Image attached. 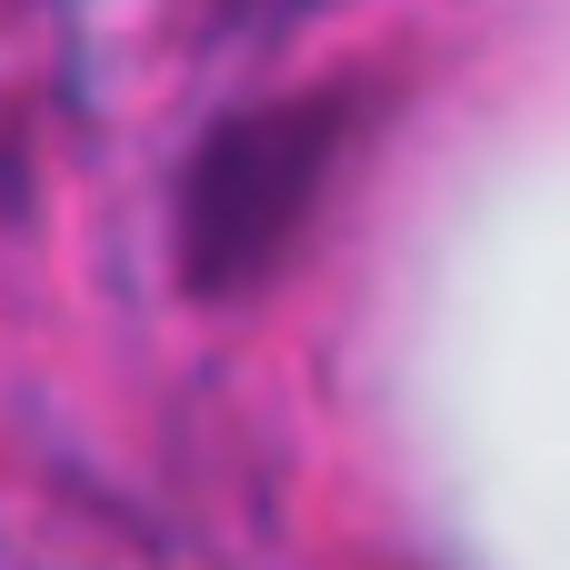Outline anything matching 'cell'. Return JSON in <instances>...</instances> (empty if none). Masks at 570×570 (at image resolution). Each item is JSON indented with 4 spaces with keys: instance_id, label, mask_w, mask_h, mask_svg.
<instances>
[{
    "instance_id": "1",
    "label": "cell",
    "mask_w": 570,
    "mask_h": 570,
    "mask_svg": "<svg viewBox=\"0 0 570 570\" xmlns=\"http://www.w3.org/2000/svg\"><path fill=\"white\" fill-rule=\"evenodd\" d=\"M381 120L371 80H311V90H271L240 100L200 130L190 170H180V210H170V250L190 301H250L291 271V250L311 240L331 180L361 160Z\"/></svg>"
},
{
    "instance_id": "2",
    "label": "cell",
    "mask_w": 570,
    "mask_h": 570,
    "mask_svg": "<svg viewBox=\"0 0 570 570\" xmlns=\"http://www.w3.org/2000/svg\"><path fill=\"white\" fill-rule=\"evenodd\" d=\"M321 0H220V20L230 30H291V20H311Z\"/></svg>"
},
{
    "instance_id": "3",
    "label": "cell",
    "mask_w": 570,
    "mask_h": 570,
    "mask_svg": "<svg viewBox=\"0 0 570 570\" xmlns=\"http://www.w3.org/2000/svg\"><path fill=\"white\" fill-rule=\"evenodd\" d=\"M10 180H20V170H10V150H0V210H10Z\"/></svg>"
}]
</instances>
